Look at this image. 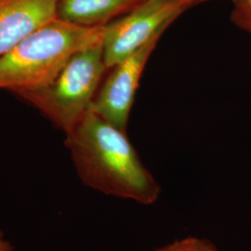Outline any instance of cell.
<instances>
[{
	"label": "cell",
	"instance_id": "cell-1",
	"mask_svg": "<svg viewBox=\"0 0 251 251\" xmlns=\"http://www.w3.org/2000/svg\"><path fill=\"white\" fill-rule=\"evenodd\" d=\"M78 178L87 187L109 197L150 206L161 187L141 161L125 131L89 110L79 124L65 135Z\"/></svg>",
	"mask_w": 251,
	"mask_h": 251
},
{
	"label": "cell",
	"instance_id": "cell-2",
	"mask_svg": "<svg viewBox=\"0 0 251 251\" xmlns=\"http://www.w3.org/2000/svg\"><path fill=\"white\" fill-rule=\"evenodd\" d=\"M103 26L85 27L56 18L0 57V90H36L50 84L73 56L102 40Z\"/></svg>",
	"mask_w": 251,
	"mask_h": 251
},
{
	"label": "cell",
	"instance_id": "cell-3",
	"mask_svg": "<svg viewBox=\"0 0 251 251\" xmlns=\"http://www.w3.org/2000/svg\"><path fill=\"white\" fill-rule=\"evenodd\" d=\"M107 67L102 40L75 54L50 84L15 94L36 108L64 134L79 124L90 110Z\"/></svg>",
	"mask_w": 251,
	"mask_h": 251
},
{
	"label": "cell",
	"instance_id": "cell-4",
	"mask_svg": "<svg viewBox=\"0 0 251 251\" xmlns=\"http://www.w3.org/2000/svg\"><path fill=\"white\" fill-rule=\"evenodd\" d=\"M192 7L180 0H143L103 26L102 50L108 70L146 45Z\"/></svg>",
	"mask_w": 251,
	"mask_h": 251
},
{
	"label": "cell",
	"instance_id": "cell-5",
	"mask_svg": "<svg viewBox=\"0 0 251 251\" xmlns=\"http://www.w3.org/2000/svg\"><path fill=\"white\" fill-rule=\"evenodd\" d=\"M159 38L160 36L154 37L112 67L106 80L91 102L90 111L122 131L126 130L139 83Z\"/></svg>",
	"mask_w": 251,
	"mask_h": 251
},
{
	"label": "cell",
	"instance_id": "cell-6",
	"mask_svg": "<svg viewBox=\"0 0 251 251\" xmlns=\"http://www.w3.org/2000/svg\"><path fill=\"white\" fill-rule=\"evenodd\" d=\"M57 17V0H0V57Z\"/></svg>",
	"mask_w": 251,
	"mask_h": 251
},
{
	"label": "cell",
	"instance_id": "cell-7",
	"mask_svg": "<svg viewBox=\"0 0 251 251\" xmlns=\"http://www.w3.org/2000/svg\"><path fill=\"white\" fill-rule=\"evenodd\" d=\"M143 0H57V18L80 26H104Z\"/></svg>",
	"mask_w": 251,
	"mask_h": 251
},
{
	"label": "cell",
	"instance_id": "cell-8",
	"mask_svg": "<svg viewBox=\"0 0 251 251\" xmlns=\"http://www.w3.org/2000/svg\"><path fill=\"white\" fill-rule=\"evenodd\" d=\"M231 20L236 26L251 34V0L233 2Z\"/></svg>",
	"mask_w": 251,
	"mask_h": 251
},
{
	"label": "cell",
	"instance_id": "cell-9",
	"mask_svg": "<svg viewBox=\"0 0 251 251\" xmlns=\"http://www.w3.org/2000/svg\"><path fill=\"white\" fill-rule=\"evenodd\" d=\"M199 239L194 236L184 237L154 251H198Z\"/></svg>",
	"mask_w": 251,
	"mask_h": 251
},
{
	"label": "cell",
	"instance_id": "cell-10",
	"mask_svg": "<svg viewBox=\"0 0 251 251\" xmlns=\"http://www.w3.org/2000/svg\"><path fill=\"white\" fill-rule=\"evenodd\" d=\"M198 251H220L212 243L206 239H199Z\"/></svg>",
	"mask_w": 251,
	"mask_h": 251
},
{
	"label": "cell",
	"instance_id": "cell-11",
	"mask_svg": "<svg viewBox=\"0 0 251 251\" xmlns=\"http://www.w3.org/2000/svg\"><path fill=\"white\" fill-rule=\"evenodd\" d=\"M0 251H14L12 246L7 240H5L1 232H0Z\"/></svg>",
	"mask_w": 251,
	"mask_h": 251
},
{
	"label": "cell",
	"instance_id": "cell-12",
	"mask_svg": "<svg viewBox=\"0 0 251 251\" xmlns=\"http://www.w3.org/2000/svg\"><path fill=\"white\" fill-rule=\"evenodd\" d=\"M180 1L186 2V3L190 4L191 6H194V5H196V4L201 3V2H204V1H206V0H180ZM232 1H233V2H235V1H237V0H232Z\"/></svg>",
	"mask_w": 251,
	"mask_h": 251
}]
</instances>
